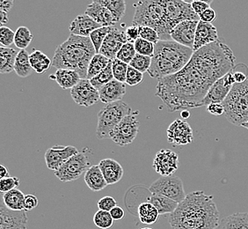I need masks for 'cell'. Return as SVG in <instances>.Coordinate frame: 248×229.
<instances>
[{
    "instance_id": "1",
    "label": "cell",
    "mask_w": 248,
    "mask_h": 229,
    "mask_svg": "<svg viewBox=\"0 0 248 229\" xmlns=\"http://www.w3.org/2000/svg\"><path fill=\"white\" fill-rule=\"evenodd\" d=\"M236 57L221 40L195 51L180 72L159 80L155 96L171 112L202 107L211 86L235 67Z\"/></svg>"
},
{
    "instance_id": "2",
    "label": "cell",
    "mask_w": 248,
    "mask_h": 229,
    "mask_svg": "<svg viewBox=\"0 0 248 229\" xmlns=\"http://www.w3.org/2000/svg\"><path fill=\"white\" fill-rule=\"evenodd\" d=\"M168 219L172 229H217L220 223L213 196L201 191L187 194Z\"/></svg>"
},
{
    "instance_id": "3",
    "label": "cell",
    "mask_w": 248,
    "mask_h": 229,
    "mask_svg": "<svg viewBox=\"0 0 248 229\" xmlns=\"http://www.w3.org/2000/svg\"><path fill=\"white\" fill-rule=\"evenodd\" d=\"M96 50L90 37L70 34L66 41L58 46L52 59V66L59 69L72 70L78 72L81 79L87 76V70Z\"/></svg>"
},
{
    "instance_id": "4",
    "label": "cell",
    "mask_w": 248,
    "mask_h": 229,
    "mask_svg": "<svg viewBox=\"0 0 248 229\" xmlns=\"http://www.w3.org/2000/svg\"><path fill=\"white\" fill-rule=\"evenodd\" d=\"M194 50L172 40L159 41L155 44L152 65L148 70L153 79L162 80L180 72L190 61Z\"/></svg>"
},
{
    "instance_id": "5",
    "label": "cell",
    "mask_w": 248,
    "mask_h": 229,
    "mask_svg": "<svg viewBox=\"0 0 248 229\" xmlns=\"http://www.w3.org/2000/svg\"><path fill=\"white\" fill-rule=\"evenodd\" d=\"M135 15L132 25L149 27L157 31L160 41L172 40L168 31L162 0H143L134 4Z\"/></svg>"
},
{
    "instance_id": "6",
    "label": "cell",
    "mask_w": 248,
    "mask_h": 229,
    "mask_svg": "<svg viewBox=\"0 0 248 229\" xmlns=\"http://www.w3.org/2000/svg\"><path fill=\"white\" fill-rule=\"evenodd\" d=\"M224 116L231 124L241 126L248 122V80L235 84L229 95L223 101Z\"/></svg>"
},
{
    "instance_id": "7",
    "label": "cell",
    "mask_w": 248,
    "mask_h": 229,
    "mask_svg": "<svg viewBox=\"0 0 248 229\" xmlns=\"http://www.w3.org/2000/svg\"><path fill=\"white\" fill-rule=\"evenodd\" d=\"M131 112L132 110L124 100L107 104L98 114V125L96 130L97 138L109 139L111 132L124 117Z\"/></svg>"
},
{
    "instance_id": "8",
    "label": "cell",
    "mask_w": 248,
    "mask_h": 229,
    "mask_svg": "<svg viewBox=\"0 0 248 229\" xmlns=\"http://www.w3.org/2000/svg\"><path fill=\"white\" fill-rule=\"evenodd\" d=\"M162 4L166 13L167 29L170 33L182 21H200V18L194 12L191 3L182 0H162Z\"/></svg>"
},
{
    "instance_id": "9",
    "label": "cell",
    "mask_w": 248,
    "mask_h": 229,
    "mask_svg": "<svg viewBox=\"0 0 248 229\" xmlns=\"http://www.w3.org/2000/svg\"><path fill=\"white\" fill-rule=\"evenodd\" d=\"M152 194H157L168 197L178 204L186 198L183 181L178 177H161L153 181L149 188Z\"/></svg>"
},
{
    "instance_id": "10",
    "label": "cell",
    "mask_w": 248,
    "mask_h": 229,
    "mask_svg": "<svg viewBox=\"0 0 248 229\" xmlns=\"http://www.w3.org/2000/svg\"><path fill=\"white\" fill-rule=\"evenodd\" d=\"M91 166L87 156L85 153L79 152L55 171V176L63 182L76 181Z\"/></svg>"
},
{
    "instance_id": "11",
    "label": "cell",
    "mask_w": 248,
    "mask_h": 229,
    "mask_svg": "<svg viewBox=\"0 0 248 229\" xmlns=\"http://www.w3.org/2000/svg\"><path fill=\"white\" fill-rule=\"evenodd\" d=\"M139 131V121L133 111L128 114L110 134L109 139L120 147L132 143Z\"/></svg>"
},
{
    "instance_id": "12",
    "label": "cell",
    "mask_w": 248,
    "mask_h": 229,
    "mask_svg": "<svg viewBox=\"0 0 248 229\" xmlns=\"http://www.w3.org/2000/svg\"><path fill=\"white\" fill-rule=\"evenodd\" d=\"M71 96L78 105L91 107L100 100L99 91L93 86L89 80H83L71 89Z\"/></svg>"
},
{
    "instance_id": "13",
    "label": "cell",
    "mask_w": 248,
    "mask_h": 229,
    "mask_svg": "<svg viewBox=\"0 0 248 229\" xmlns=\"http://www.w3.org/2000/svg\"><path fill=\"white\" fill-rule=\"evenodd\" d=\"M153 169L161 177H171L179 167V156L169 149H161L155 154Z\"/></svg>"
},
{
    "instance_id": "14",
    "label": "cell",
    "mask_w": 248,
    "mask_h": 229,
    "mask_svg": "<svg viewBox=\"0 0 248 229\" xmlns=\"http://www.w3.org/2000/svg\"><path fill=\"white\" fill-rule=\"evenodd\" d=\"M167 140L173 146H185L194 140L193 130L186 120L176 119L167 128Z\"/></svg>"
},
{
    "instance_id": "15",
    "label": "cell",
    "mask_w": 248,
    "mask_h": 229,
    "mask_svg": "<svg viewBox=\"0 0 248 229\" xmlns=\"http://www.w3.org/2000/svg\"><path fill=\"white\" fill-rule=\"evenodd\" d=\"M79 152L73 146H54L45 153V162L48 169L57 171L68 160Z\"/></svg>"
},
{
    "instance_id": "16",
    "label": "cell",
    "mask_w": 248,
    "mask_h": 229,
    "mask_svg": "<svg viewBox=\"0 0 248 229\" xmlns=\"http://www.w3.org/2000/svg\"><path fill=\"white\" fill-rule=\"evenodd\" d=\"M127 43L129 42L126 33L116 29L115 27H112L99 53L108 57L110 60H114L116 58L117 53L119 52L121 48Z\"/></svg>"
},
{
    "instance_id": "17",
    "label": "cell",
    "mask_w": 248,
    "mask_h": 229,
    "mask_svg": "<svg viewBox=\"0 0 248 229\" xmlns=\"http://www.w3.org/2000/svg\"><path fill=\"white\" fill-rule=\"evenodd\" d=\"M199 21L196 20H185L177 25L170 33L172 41L182 44L185 47L193 49L196 29Z\"/></svg>"
},
{
    "instance_id": "18",
    "label": "cell",
    "mask_w": 248,
    "mask_h": 229,
    "mask_svg": "<svg viewBox=\"0 0 248 229\" xmlns=\"http://www.w3.org/2000/svg\"><path fill=\"white\" fill-rule=\"evenodd\" d=\"M0 229H28L27 212L9 210L3 203L0 206Z\"/></svg>"
},
{
    "instance_id": "19",
    "label": "cell",
    "mask_w": 248,
    "mask_h": 229,
    "mask_svg": "<svg viewBox=\"0 0 248 229\" xmlns=\"http://www.w3.org/2000/svg\"><path fill=\"white\" fill-rule=\"evenodd\" d=\"M217 40H219V38H218L217 29L215 26L211 23L202 22L200 20L196 29L193 50L194 52L197 51L207 45L215 43Z\"/></svg>"
},
{
    "instance_id": "20",
    "label": "cell",
    "mask_w": 248,
    "mask_h": 229,
    "mask_svg": "<svg viewBox=\"0 0 248 229\" xmlns=\"http://www.w3.org/2000/svg\"><path fill=\"white\" fill-rule=\"evenodd\" d=\"M100 28H101L100 24H98L91 17L84 14L78 15L76 18L72 20L69 27V30L71 33L74 35L89 37L94 30Z\"/></svg>"
},
{
    "instance_id": "21",
    "label": "cell",
    "mask_w": 248,
    "mask_h": 229,
    "mask_svg": "<svg viewBox=\"0 0 248 229\" xmlns=\"http://www.w3.org/2000/svg\"><path fill=\"white\" fill-rule=\"evenodd\" d=\"M232 87L226 82L224 76L221 78L211 86L201 106L208 107L212 103H223Z\"/></svg>"
},
{
    "instance_id": "22",
    "label": "cell",
    "mask_w": 248,
    "mask_h": 229,
    "mask_svg": "<svg viewBox=\"0 0 248 229\" xmlns=\"http://www.w3.org/2000/svg\"><path fill=\"white\" fill-rule=\"evenodd\" d=\"M86 15L91 17L101 27H114L116 23V20L110 13L109 10L100 4L98 0H94L90 5H88L86 10Z\"/></svg>"
},
{
    "instance_id": "23",
    "label": "cell",
    "mask_w": 248,
    "mask_h": 229,
    "mask_svg": "<svg viewBox=\"0 0 248 229\" xmlns=\"http://www.w3.org/2000/svg\"><path fill=\"white\" fill-rule=\"evenodd\" d=\"M100 100L103 103L109 104L122 100L126 94L125 83L113 80L99 90Z\"/></svg>"
},
{
    "instance_id": "24",
    "label": "cell",
    "mask_w": 248,
    "mask_h": 229,
    "mask_svg": "<svg viewBox=\"0 0 248 229\" xmlns=\"http://www.w3.org/2000/svg\"><path fill=\"white\" fill-rule=\"evenodd\" d=\"M99 167L105 177L108 185L115 184L124 177V168L119 163L113 159H104L100 161Z\"/></svg>"
},
{
    "instance_id": "25",
    "label": "cell",
    "mask_w": 248,
    "mask_h": 229,
    "mask_svg": "<svg viewBox=\"0 0 248 229\" xmlns=\"http://www.w3.org/2000/svg\"><path fill=\"white\" fill-rule=\"evenodd\" d=\"M84 180L88 188L94 192L102 191L108 186L105 177L100 170L99 165L91 166V167L85 173Z\"/></svg>"
},
{
    "instance_id": "26",
    "label": "cell",
    "mask_w": 248,
    "mask_h": 229,
    "mask_svg": "<svg viewBox=\"0 0 248 229\" xmlns=\"http://www.w3.org/2000/svg\"><path fill=\"white\" fill-rule=\"evenodd\" d=\"M50 79L55 80L62 89H72L80 82L81 77L75 71L59 69L54 75L50 76Z\"/></svg>"
},
{
    "instance_id": "27",
    "label": "cell",
    "mask_w": 248,
    "mask_h": 229,
    "mask_svg": "<svg viewBox=\"0 0 248 229\" xmlns=\"http://www.w3.org/2000/svg\"><path fill=\"white\" fill-rule=\"evenodd\" d=\"M146 202L154 205L159 215L172 214L179 205L175 201L157 194H152L148 196L146 198Z\"/></svg>"
},
{
    "instance_id": "28",
    "label": "cell",
    "mask_w": 248,
    "mask_h": 229,
    "mask_svg": "<svg viewBox=\"0 0 248 229\" xmlns=\"http://www.w3.org/2000/svg\"><path fill=\"white\" fill-rule=\"evenodd\" d=\"M223 229H248V213H236L220 220Z\"/></svg>"
},
{
    "instance_id": "29",
    "label": "cell",
    "mask_w": 248,
    "mask_h": 229,
    "mask_svg": "<svg viewBox=\"0 0 248 229\" xmlns=\"http://www.w3.org/2000/svg\"><path fill=\"white\" fill-rule=\"evenodd\" d=\"M16 49L6 47H0V72L10 73L15 71V61L18 56Z\"/></svg>"
},
{
    "instance_id": "30",
    "label": "cell",
    "mask_w": 248,
    "mask_h": 229,
    "mask_svg": "<svg viewBox=\"0 0 248 229\" xmlns=\"http://www.w3.org/2000/svg\"><path fill=\"white\" fill-rule=\"evenodd\" d=\"M25 196L23 192L15 189L4 194L3 202L9 210L21 212L25 211Z\"/></svg>"
},
{
    "instance_id": "31",
    "label": "cell",
    "mask_w": 248,
    "mask_h": 229,
    "mask_svg": "<svg viewBox=\"0 0 248 229\" xmlns=\"http://www.w3.org/2000/svg\"><path fill=\"white\" fill-rule=\"evenodd\" d=\"M30 64L33 71L43 74L48 71L50 66H52V61L49 57L39 49H33L30 54Z\"/></svg>"
},
{
    "instance_id": "32",
    "label": "cell",
    "mask_w": 248,
    "mask_h": 229,
    "mask_svg": "<svg viewBox=\"0 0 248 229\" xmlns=\"http://www.w3.org/2000/svg\"><path fill=\"white\" fill-rule=\"evenodd\" d=\"M138 214L141 223L145 225L155 224L159 217L156 207L148 202H143L139 205Z\"/></svg>"
},
{
    "instance_id": "33",
    "label": "cell",
    "mask_w": 248,
    "mask_h": 229,
    "mask_svg": "<svg viewBox=\"0 0 248 229\" xmlns=\"http://www.w3.org/2000/svg\"><path fill=\"white\" fill-rule=\"evenodd\" d=\"M15 72L20 78H27L33 72L30 64V54L26 49H21L18 53L15 61Z\"/></svg>"
},
{
    "instance_id": "34",
    "label": "cell",
    "mask_w": 248,
    "mask_h": 229,
    "mask_svg": "<svg viewBox=\"0 0 248 229\" xmlns=\"http://www.w3.org/2000/svg\"><path fill=\"white\" fill-rule=\"evenodd\" d=\"M111 61L112 60H110L105 56L101 55L100 53H97L95 56L92 58L91 62L89 64L86 80L91 81L92 79L100 74V72L108 66Z\"/></svg>"
},
{
    "instance_id": "35",
    "label": "cell",
    "mask_w": 248,
    "mask_h": 229,
    "mask_svg": "<svg viewBox=\"0 0 248 229\" xmlns=\"http://www.w3.org/2000/svg\"><path fill=\"white\" fill-rule=\"evenodd\" d=\"M98 2L109 10L116 22L120 21L125 15L126 2L124 0H98Z\"/></svg>"
},
{
    "instance_id": "36",
    "label": "cell",
    "mask_w": 248,
    "mask_h": 229,
    "mask_svg": "<svg viewBox=\"0 0 248 229\" xmlns=\"http://www.w3.org/2000/svg\"><path fill=\"white\" fill-rule=\"evenodd\" d=\"M33 34L29 28L27 27H19L15 32V44L17 48L26 49L33 40Z\"/></svg>"
},
{
    "instance_id": "37",
    "label": "cell",
    "mask_w": 248,
    "mask_h": 229,
    "mask_svg": "<svg viewBox=\"0 0 248 229\" xmlns=\"http://www.w3.org/2000/svg\"><path fill=\"white\" fill-rule=\"evenodd\" d=\"M114 79L113 75V71H112V61L108 65V66L106 68L105 70H103L100 72V74H98L97 76L94 77L93 79H92L90 82L92 85L95 87L97 90H100V88H102L103 86H106L108 83L112 82Z\"/></svg>"
},
{
    "instance_id": "38",
    "label": "cell",
    "mask_w": 248,
    "mask_h": 229,
    "mask_svg": "<svg viewBox=\"0 0 248 229\" xmlns=\"http://www.w3.org/2000/svg\"><path fill=\"white\" fill-rule=\"evenodd\" d=\"M112 27H101L100 29H96L90 34L92 43L95 49L96 53L100 52V48L105 41L106 37L109 33Z\"/></svg>"
},
{
    "instance_id": "39",
    "label": "cell",
    "mask_w": 248,
    "mask_h": 229,
    "mask_svg": "<svg viewBox=\"0 0 248 229\" xmlns=\"http://www.w3.org/2000/svg\"><path fill=\"white\" fill-rule=\"evenodd\" d=\"M114 219L109 212L99 210L93 216V222L97 228L100 229H108L113 227Z\"/></svg>"
},
{
    "instance_id": "40",
    "label": "cell",
    "mask_w": 248,
    "mask_h": 229,
    "mask_svg": "<svg viewBox=\"0 0 248 229\" xmlns=\"http://www.w3.org/2000/svg\"><path fill=\"white\" fill-rule=\"evenodd\" d=\"M128 68H129V65L120 61L117 58L112 60V71H113L114 79L118 82H123V83L126 82Z\"/></svg>"
},
{
    "instance_id": "41",
    "label": "cell",
    "mask_w": 248,
    "mask_h": 229,
    "mask_svg": "<svg viewBox=\"0 0 248 229\" xmlns=\"http://www.w3.org/2000/svg\"><path fill=\"white\" fill-rule=\"evenodd\" d=\"M136 52L142 56L153 57L155 51V44L146 40L139 38L134 43Z\"/></svg>"
},
{
    "instance_id": "42",
    "label": "cell",
    "mask_w": 248,
    "mask_h": 229,
    "mask_svg": "<svg viewBox=\"0 0 248 229\" xmlns=\"http://www.w3.org/2000/svg\"><path fill=\"white\" fill-rule=\"evenodd\" d=\"M137 55L135 46L133 43H127L124 44L121 48L119 52L117 53L116 58L119 59L120 61L129 65L130 62L133 60L134 57Z\"/></svg>"
},
{
    "instance_id": "43",
    "label": "cell",
    "mask_w": 248,
    "mask_h": 229,
    "mask_svg": "<svg viewBox=\"0 0 248 229\" xmlns=\"http://www.w3.org/2000/svg\"><path fill=\"white\" fill-rule=\"evenodd\" d=\"M151 65H152V57L137 54L129 65L133 67L134 69L138 70L139 72L144 73L148 72Z\"/></svg>"
},
{
    "instance_id": "44",
    "label": "cell",
    "mask_w": 248,
    "mask_h": 229,
    "mask_svg": "<svg viewBox=\"0 0 248 229\" xmlns=\"http://www.w3.org/2000/svg\"><path fill=\"white\" fill-rule=\"evenodd\" d=\"M139 38L146 40L154 44H157L160 41L159 35L155 29L149 28V27H139Z\"/></svg>"
},
{
    "instance_id": "45",
    "label": "cell",
    "mask_w": 248,
    "mask_h": 229,
    "mask_svg": "<svg viewBox=\"0 0 248 229\" xmlns=\"http://www.w3.org/2000/svg\"><path fill=\"white\" fill-rule=\"evenodd\" d=\"M15 33L7 27L0 28V43L1 46L10 48V46L15 43Z\"/></svg>"
},
{
    "instance_id": "46",
    "label": "cell",
    "mask_w": 248,
    "mask_h": 229,
    "mask_svg": "<svg viewBox=\"0 0 248 229\" xmlns=\"http://www.w3.org/2000/svg\"><path fill=\"white\" fill-rule=\"evenodd\" d=\"M143 73L139 72L138 70L134 69L133 67L129 66L128 68L126 82L125 84L130 86H138L141 82H143Z\"/></svg>"
},
{
    "instance_id": "47",
    "label": "cell",
    "mask_w": 248,
    "mask_h": 229,
    "mask_svg": "<svg viewBox=\"0 0 248 229\" xmlns=\"http://www.w3.org/2000/svg\"><path fill=\"white\" fill-rule=\"evenodd\" d=\"M19 185V179L16 177H9L0 180V191L6 193L10 191L17 189Z\"/></svg>"
},
{
    "instance_id": "48",
    "label": "cell",
    "mask_w": 248,
    "mask_h": 229,
    "mask_svg": "<svg viewBox=\"0 0 248 229\" xmlns=\"http://www.w3.org/2000/svg\"><path fill=\"white\" fill-rule=\"evenodd\" d=\"M98 208L100 211H105V212H111L117 206L116 200L113 196H107L100 198V200L97 203Z\"/></svg>"
},
{
    "instance_id": "49",
    "label": "cell",
    "mask_w": 248,
    "mask_h": 229,
    "mask_svg": "<svg viewBox=\"0 0 248 229\" xmlns=\"http://www.w3.org/2000/svg\"><path fill=\"white\" fill-rule=\"evenodd\" d=\"M212 3V0L210 1H201V0H195L191 3L192 8L196 15L200 16L204 11L210 8V4Z\"/></svg>"
},
{
    "instance_id": "50",
    "label": "cell",
    "mask_w": 248,
    "mask_h": 229,
    "mask_svg": "<svg viewBox=\"0 0 248 229\" xmlns=\"http://www.w3.org/2000/svg\"><path fill=\"white\" fill-rule=\"evenodd\" d=\"M126 35L129 43H135L139 38V28L138 26L131 25L126 29Z\"/></svg>"
},
{
    "instance_id": "51",
    "label": "cell",
    "mask_w": 248,
    "mask_h": 229,
    "mask_svg": "<svg viewBox=\"0 0 248 229\" xmlns=\"http://www.w3.org/2000/svg\"><path fill=\"white\" fill-rule=\"evenodd\" d=\"M38 198L34 195H26L25 196V212H31L38 206Z\"/></svg>"
},
{
    "instance_id": "52",
    "label": "cell",
    "mask_w": 248,
    "mask_h": 229,
    "mask_svg": "<svg viewBox=\"0 0 248 229\" xmlns=\"http://www.w3.org/2000/svg\"><path fill=\"white\" fill-rule=\"evenodd\" d=\"M201 21L205 22V23H211L215 20L217 18V14H216L215 10L212 9L211 7L204 11L202 15L199 16Z\"/></svg>"
},
{
    "instance_id": "53",
    "label": "cell",
    "mask_w": 248,
    "mask_h": 229,
    "mask_svg": "<svg viewBox=\"0 0 248 229\" xmlns=\"http://www.w3.org/2000/svg\"><path fill=\"white\" fill-rule=\"evenodd\" d=\"M207 110L209 111V113L213 115H222L225 113L224 105L223 103H212L210 105L207 107Z\"/></svg>"
},
{
    "instance_id": "54",
    "label": "cell",
    "mask_w": 248,
    "mask_h": 229,
    "mask_svg": "<svg viewBox=\"0 0 248 229\" xmlns=\"http://www.w3.org/2000/svg\"><path fill=\"white\" fill-rule=\"evenodd\" d=\"M234 80L236 84H241L248 81V72H244L242 71H235L232 70Z\"/></svg>"
},
{
    "instance_id": "55",
    "label": "cell",
    "mask_w": 248,
    "mask_h": 229,
    "mask_svg": "<svg viewBox=\"0 0 248 229\" xmlns=\"http://www.w3.org/2000/svg\"><path fill=\"white\" fill-rule=\"evenodd\" d=\"M110 214H111L114 220H121L124 219L125 213H124V209L122 207L117 205V206H115L113 210L110 212Z\"/></svg>"
},
{
    "instance_id": "56",
    "label": "cell",
    "mask_w": 248,
    "mask_h": 229,
    "mask_svg": "<svg viewBox=\"0 0 248 229\" xmlns=\"http://www.w3.org/2000/svg\"><path fill=\"white\" fill-rule=\"evenodd\" d=\"M14 5V0H0V11L8 14V12L13 8Z\"/></svg>"
},
{
    "instance_id": "57",
    "label": "cell",
    "mask_w": 248,
    "mask_h": 229,
    "mask_svg": "<svg viewBox=\"0 0 248 229\" xmlns=\"http://www.w3.org/2000/svg\"><path fill=\"white\" fill-rule=\"evenodd\" d=\"M8 20H9L8 14L0 11V25H1V27H5V25L8 23Z\"/></svg>"
},
{
    "instance_id": "58",
    "label": "cell",
    "mask_w": 248,
    "mask_h": 229,
    "mask_svg": "<svg viewBox=\"0 0 248 229\" xmlns=\"http://www.w3.org/2000/svg\"><path fill=\"white\" fill-rule=\"evenodd\" d=\"M9 177V171H8L7 167H5L4 165H1L0 166V177H1V179Z\"/></svg>"
},
{
    "instance_id": "59",
    "label": "cell",
    "mask_w": 248,
    "mask_h": 229,
    "mask_svg": "<svg viewBox=\"0 0 248 229\" xmlns=\"http://www.w3.org/2000/svg\"><path fill=\"white\" fill-rule=\"evenodd\" d=\"M181 115L183 117V120H186L190 116V113L188 112V110H183L181 113Z\"/></svg>"
},
{
    "instance_id": "60",
    "label": "cell",
    "mask_w": 248,
    "mask_h": 229,
    "mask_svg": "<svg viewBox=\"0 0 248 229\" xmlns=\"http://www.w3.org/2000/svg\"><path fill=\"white\" fill-rule=\"evenodd\" d=\"M241 126H242V127H244L245 129L248 130V122H247V123H245V124H242Z\"/></svg>"
},
{
    "instance_id": "61",
    "label": "cell",
    "mask_w": 248,
    "mask_h": 229,
    "mask_svg": "<svg viewBox=\"0 0 248 229\" xmlns=\"http://www.w3.org/2000/svg\"><path fill=\"white\" fill-rule=\"evenodd\" d=\"M151 229V228H143V229Z\"/></svg>"
},
{
    "instance_id": "62",
    "label": "cell",
    "mask_w": 248,
    "mask_h": 229,
    "mask_svg": "<svg viewBox=\"0 0 248 229\" xmlns=\"http://www.w3.org/2000/svg\"><path fill=\"white\" fill-rule=\"evenodd\" d=\"M217 229H221V228H220L219 226H218V227H217Z\"/></svg>"
}]
</instances>
